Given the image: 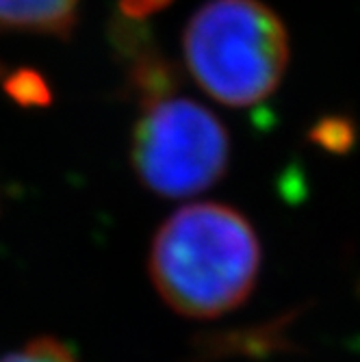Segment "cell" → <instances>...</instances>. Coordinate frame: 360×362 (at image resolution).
I'll return each mask as SVG.
<instances>
[{
    "instance_id": "1",
    "label": "cell",
    "mask_w": 360,
    "mask_h": 362,
    "mask_svg": "<svg viewBox=\"0 0 360 362\" xmlns=\"http://www.w3.org/2000/svg\"><path fill=\"white\" fill-rule=\"evenodd\" d=\"M263 250L237 209L200 202L174 211L150 245V280L172 310L217 319L239 308L256 286Z\"/></svg>"
},
{
    "instance_id": "2",
    "label": "cell",
    "mask_w": 360,
    "mask_h": 362,
    "mask_svg": "<svg viewBox=\"0 0 360 362\" xmlns=\"http://www.w3.org/2000/svg\"><path fill=\"white\" fill-rule=\"evenodd\" d=\"M185 63L211 98L228 107L263 103L289 63L282 20L260 0H209L182 37Z\"/></svg>"
},
{
    "instance_id": "3",
    "label": "cell",
    "mask_w": 360,
    "mask_h": 362,
    "mask_svg": "<svg viewBox=\"0 0 360 362\" xmlns=\"http://www.w3.org/2000/svg\"><path fill=\"white\" fill-rule=\"evenodd\" d=\"M144 111L130 141L139 180L163 197H189L213 187L228 170L231 139L217 115L166 85H144Z\"/></svg>"
},
{
    "instance_id": "4",
    "label": "cell",
    "mask_w": 360,
    "mask_h": 362,
    "mask_svg": "<svg viewBox=\"0 0 360 362\" xmlns=\"http://www.w3.org/2000/svg\"><path fill=\"white\" fill-rule=\"evenodd\" d=\"M81 0H0V28L63 37L76 22Z\"/></svg>"
},
{
    "instance_id": "5",
    "label": "cell",
    "mask_w": 360,
    "mask_h": 362,
    "mask_svg": "<svg viewBox=\"0 0 360 362\" xmlns=\"http://www.w3.org/2000/svg\"><path fill=\"white\" fill-rule=\"evenodd\" d=\"M0 362H79L74 351L50 337H42L0 358Z\"/></svg>"
}]
</instances>
